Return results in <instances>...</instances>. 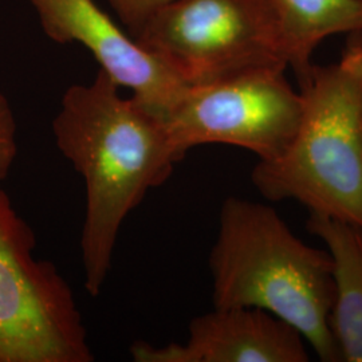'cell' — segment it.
Wrapping results in <instances>:
<instances>
[{
    "mask_svg": "<svg viewBox=\"0 0 362 362\" xmlns=\"http://www.w3.org/2000/svg\"><path fill=\"white\" fill-rule=\"evenodd\" d=\"M119 89L100 70L66 90L52 122L58 149L85 180L81 254L93 297L104 287L122 223L180 161L164 117Z\"/></svg>",
    "mask_w": 362,
    "mask_h": 362,
    "instance_id": "cell-1",
    "label": "cell"
},
{
    "mask_svg": "<svg viewBox=\"0 0 362 362\" xmlns=\"http://www.w3.org/2000/svg\"><path fill=\"white\" fill-rule=\"evenodd\" d=\"M214 308H258L294 326L320 360L341 362L330 330L333 259L308 246L266 204L231 196L211 250Z\"/></svg>",
    "mask_w": 362,
    "mask_h": 362,
    "instance_id": "cell-2",
    "label": "cell"
},
{
    "mask_svg": "<svg viewBox=\"0 0 362 362\" xmlns=\"http://www.w3.org/2000/svg\"><path fill=\"white\" fill-rule=\"evenodd\" d=\"M133 38L188 86L288 69L274 0H173Z\"/></svg>",
    "mask_w": 362,
    "mask_h": 362,
    "instance_id": "cell-4",
    "label": "cell"
},
{
    "mask_svg": "<svg viewBox=\"0 0 362 362\" xmlns=\"http://www.w3.org/2000/svg\"><path fill=\"white\" fill-rule=\"evenodd\" d=\"M308 231L333 259L336 293L329 325L341 362H362V227L310 214Z\"/></svg>",
    "mask_w": 362,
    "mask_h": 362,
    "instance_id": "cell-9",
    "label": "cell"
},
{
    "mask_svg": "<svg viewBox=\"0 0 362 362\" xmlns=\"http://www.w3.org/2000/svg\"><path fill=\"white\" fill-rule=\"evenodd\" d=\"M302 113L285 151L251 173L270 202L296 200L310 214L362 227V34L341 58L298 81Z\"/></svg>",
    "mask_w": 362,
    "mask_h": 362,
    "instance_id": "cell-3",
    "label": "cell"
},
{
    "mask_svg": "<svg viewBox=\"0 0 362 362\" xmlns=\"http://www.w3.org/2000/svg\"><path fill=\"white\" fill-rule=\"evenodd\" d=\"M287 67L298 81L313 67V52L325 39L362 34V0H274Z\"/></svg>",
    "mask_w": 362,
    "mask_h": 362,
    "instance_id": "cell-10",
    "label": "cell"
},
{
    "mask_svg": "<svg viewBox=\"0 0 362 362\" xmlns=\"http://www.w3.org/2000/svg\"><path fill=\"white\" fill-rule=\"evenodd\" d=\"M173 0H110L118 18L134 37L158 10Z\"/></svg>",
    "mask_w": 362,
    "mask_h": 362,
    "instance_id": "cell-12",
    "label": "cell"
},
{
    "mask_svg": "<svg viewBox=\"0 0 362 362\" xmlns=\"http://www.w3.org/2000/svg\"><path fill=\"white\" fill-rule=\"evenodd\" d=\"M46 35L81 43L119 88L165 117L188 89L180 78L124 33L94 0H28Z\"/></svg>",
    "mask_w": 362,
    "mask_h": 362,
    "instance_id": "cell-7",
    "label": "cell"
},
{
    "mask_svg": "<svg viewBox=\"0 0 362 362\" xmlns=\"http://www.w3.org/2000/svg\"><path fill=\"white\" fill-rule=\"evenodd\" d=\"M0 189V362L94 360L70 286Z\"/></svg>",
    "mask_w": 362,
    "mask_h": 362,
    "instance_id": "cell-5",
    "label": "cell"
},
{
    "mask_svg": "<svg viewBox=\"0 0 362 362\" xmlns=\"http://www.w3.org/2000/svg\"><path fill=\"white\" fill-rule=\"evenodd\" d=\"M302 98L285 70H259L188 86L164 117L179 158L206 144H226L272 160L293 140Z\"/></svg>",
    "mask_w": 362,
    "mask_h": 362,
    "instance_id": "cell-6",
    "label": "cell"
},
{
    "mask_svg": "<svg viewBox=\"0 0 362 362\" xmlns=\"http://www.w3.org/2000/svg\"><path fill=\"white\" fill-rule=\"evenodd\" d=\"M305 338L294 326L258 308H215L189 324L184 344L130 348L136 362H306Z\"/></svg>",
    "mask_w": 362,
    "mask_h": 362,
    "instance_id": "cell-8",
    "label": "cell"
},
{
    "mask_svg": "<svg viewBox=\"0 0 362 362\" xmlns=\"http://www.w3.org/2000/svg\"><path fill=\"white\" fill-rule=\"evenodd\" d=\"M16 155V121L7 98L0 93V184L8 176Z\"/></svg>",
    "mask_w": 362,
    "mask_h": 362,
    "instance_id": "cell-11",
    "label": "cell"
}]
</instances>
